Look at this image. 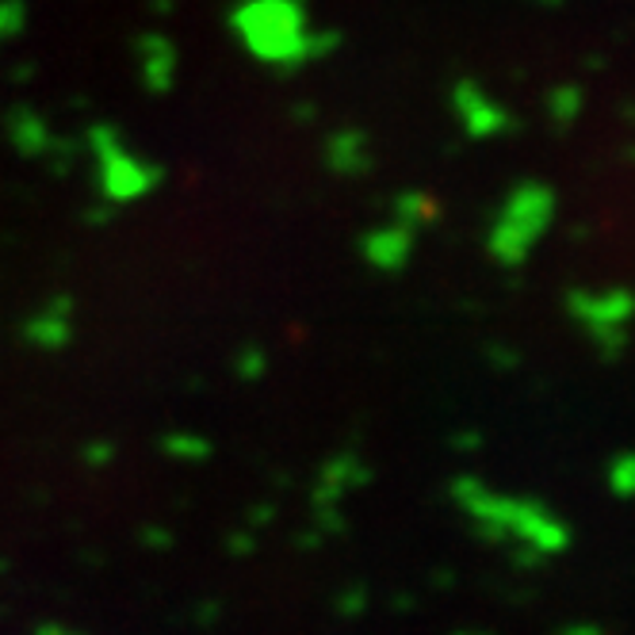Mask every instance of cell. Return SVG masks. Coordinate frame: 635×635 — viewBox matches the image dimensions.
Returning <instances> with one entry per match:
<instances>
[{
    "mask_svg": "<svg viewBox=\"0 0 635 635\" xmlns=\"http://www.w3.org/2000/svg\"><path fill=\"white\" fill-rule=\"evenodd\" d=\"M452 498L490 540H506L529 555H559L570 544L567 524L532 498H506L478 478H455Z\"/></svg>",
    "mask_w": 635,
    "mask_h": 635,
    "instance_id": "1",
    "label": "cell"
},
{
    "mask_svg": "<svg viewBox=\"0 0 635 635\" xmlns=\"http://www.w3.org/2000/svg\"><path fill=\"white\" fill-rule=\"evenodd\" d=\"M234 31L245 50L268 66H299L322 54V38L311 35L307 12L296 0H245L234 12Z\"/></svg>",
    "mask_w": 635,
    "mask_h": 635,
    "instance_id": "2",
    "label": "cell"
},
{
    "mask_svg": "<svg viewBox=\"0 0 635 635\" xmlns=\"http://www.w3.org/2000/svg\"><path fill=\"white\" fill-rule=\"evenodd\" d=\"M552 215H555V196L547 184H536V181L517 184L506 196V204H501L498 219H494L490 238H486L494 261L498 265H521V261H529V253L536 250V242L552 227Z\"/></svg>",
    "mask_w": 635,
    "mask_h": 635,
    "instance_id": "3",
    "label": "cell"
},
{
    "mask_svg": "<svg viewBox=\"0 0 635 635\" xmlns=\"http://www.w3.org/2000/svg\"><path fill=\"white\" fill-rule=\"evenodd\" d=\"M570 311L593 333V340L601 348L616 353L624 345V325H628L635 311V299L628 291H575L570 296Z\"/></svg>",
    "mask_w": 635,
    "mask_h": 635,
    "instance_id": "4",
    "label": "cell"
},
{
    "mask_svg": "<svg viewBox=\"0 0 635 635\" xmlns=\"http://www.w3.org/2000/svg\"><path fill=\"white\" fill-rule=\"evenodd\" d=\"M452 104H455V115H460L463 130H467L471 138H494L509 127L506 107H501L498 100H490L478 84H471V81L455 84Z\"/></svg>",
    "mask_w": 635,
    "mask_h": 635,
    "instance_id": "5",
    "label": "cell"
},
{
    "mask_svg": "<svg viewBox=\"0 0 635 635\" xmlns=\"http://www.w3.org/2000/svg\"><path fill=\"white\" fill-rule=\"evenodd\" d=\"M409 250H414V230L402 227V222H394V227H379L363 238V253H368V261L376 268H386V273L406 265Z\"/></svg>",
    "mask_w": 635,
    "mask_h": 635,
    "instance_id": "6",
    "label": "cell"
},
{
    "mask_svg": "<svg viewBox=\"0 0 635 635\" xmlns=\"http://www.w3.org/2000/svg\"><path fill=\"white\" fill-rule=\"evenodd\" d=\"M330 161L337 173H360L363 165H368V150H363V138L353 135V130H345V135H337L330 142Z\"/></svg>",
    "mask_w": 635,
    "mask_h": 635,
    "instance_id": "7",
    "label": "cell"
},
{
    "mask_svg": "<svg viewBox=\"0 0 635 635\" xmlns=\"http://www.w3.org/2000/svg\"><path fill=\"white\" fill-rule=\"evenodd\" d=\"M609 486H613L616 498H635V455L624 452L609 467Z\"/></svg>",
    "mask_w": 635,
    "mask_h": 635,
    "instance_id": "8",
    "label": "cell"
},
{
    "mask_svg": "<svg viewBox=\"0 0 635 635\" xmlns=\"http://www.w3.org/2000/svg\"><path fill=\"white\" fill-rule=\"evenodd\" d=\"M578 89H559L552 96V115H555V123H559V127H567L570 119H575L578 115Z\"/></svg>",
    "mask_w": 635,
    "mask_h": 635,
    "instance_id": "9",
    "label": "cell"
}]
</instances>
